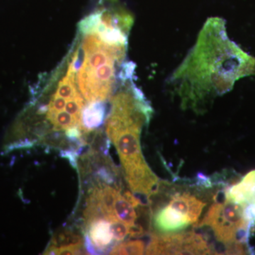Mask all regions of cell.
Listing matches in <instances>:
<instances>
[{
    "mask_svg": "<svg viewBox=\"0 0 255 255\" xmlns=\"http://www.w3.org/2000/svg\"><path fill=\"white\" fill-rule=\"evenodd\" d=\"M255 74V57L228 36L226 21L206 20L194 46L167 82L183 110L204 112L215 99L231 91L236 82Z\"/></svg>",
    "mask_w": 255,
    "mask_h": 255,
    "instance_id": "1",
    "label": "cell"
},
{
    "mask_svg": "<svg viewBox=\"0 0 255 255\" xmlns=\"http://www.w3.org/2000/svg\"><path fill=\"white\" fill-rule=\"evenodd\" d=\"M60 155L64 158L68 159L74 168L78 167V152H75V150L62 151Z\"/></svg>",
    "mask_w": 255,
    "mask_h": 255,
    "instance_id": "17",
    "label": "cell"
},
{
    "mask_svg": "<svg viewBox=\"0 0 255 255\" xmlns=\"http://www.w3.org/2000/svg\"><path fill=\"white\" fill-rule=\"evenodd\" d=\"M124 196L134 208H136L137 206L141 205L142 204L141 201L139 200L135 196L132 195L130 191H126V192L124 193Z\"/></svg>",
    "mask_w": 255,
    "mask_h": 255,
    "instance_id": "18",
    "label": "cell"
},
{
    "mask_svg": "<svg viewBox=\"0 0 255 255\" xmlns=\"http://www.w3.org/2000/svg\"><path fill=\"white\" fill-rule=\"evenodd\" d=\"M114 214L119 221L127 225L128 227L135 224L136 212L134 207L119 193L114 206Z\"/></svg>",
    "mask_w": 255,
    "mask_h": 255,
    "instance_id": "10",
    "label": "cell"
},
{
    "mask_svg": "<svg viewBox=\"0 0 255 255\" xmlns=\"http://www.w3.org/2000/svg\"><path fill=\"white\" fill-rule=\"evenodd\" d=\"M107 113L105 102H96L85 106L82 113V131L90 132L103 124Z\"/></svg>",
    "mask_w": 255,
    "mask_h": 255,
    "instance_id": "9",
    "label": "cell"
},
{
    "mask_svg": "<svg viewBox=\"0 0 255 255\" xmlns=\"http://www.w3.org/2000/svg\"><path fill=\"white\" fill-rule=\"evenodd\" d=\"M46 118L53 126L55 130H67L70 128L78 127L82 130L81 124L79 123L73 116L68 113L65 110L57 112L53 115L47 117Z\"/></svg>",
    "mask_w": 255,
    "mask_h": 255,
    "instance_id": "11",
    "label": "cell"
},
{
    "mask_svg": "<svg viewBox=\"0 0 255 255\" xmlns=\"http://www.w3.org/2000/svg\"><path fill=\"white\" fill-rule=\"evenodd\" d=\"M169 205L186 215L191 224L197 223L206 204L189 194H176L171 199Z\"/></svg>",
    "mask_w": 255,
    "mask_h": 255,
    "instance_id": "8",
    "label": "cell"
},
{
    "mask_svg": "<svg viewBox=\"0 0 255 255\" xmlns=\"http://www.w3.org/2000/svg\"><path fill=\"white\" fill-rule=\"evenodd\" d=\"M225 198L244 208L245 214L250 223L255 221V170L246 174L241 182L228 188Z\"/></svg>",
    "mask_w": 255,
    "mask_h": 255,
    "instance_id": "5",
    "label": "cell"
},
{
    "mask_svg": "<svg viewBox=\"0 0 255 255\" xmlns=\"http://www.w3.org/2000/svg\"><path fill=\"white\" fill-rule=\"evenodd\" d=\"M87 228L88 232L86 235L95 247L97 254L107 251L114 240L110 221L98 218L90 223Z\"/></svg>",
    "mask_w": 255,
    "mask_h": 255,
    "instance_id": "7",
    "label": "cell"
},
{
    "mask_svg": "<svg viewBox=\"0 0 255 255\" xmlns=\"http://www.w3.org/2000/svg\"><path fill=\"white\" fill-rule=\"evenodd\" d=\"M141 132L142 129L129 128L121 130L110 140L117 148L125 172L147 164L142 154Z\"/></svg>",
    "mask_w": 255,
    "mask_h": 255,
    "instance_id": "4",
    "label": "cell"
},
{
    "mask_svg": "<svg viewBox=\"0 0 255 255\" xmlns=\"http://www.w3.org/2000/svg\"><path fill=\"white\" fill-rule=\"evenodd\" d=\"M82 246V243L60 246V248H58V255H70L80 254Z\"/></svg>",
    "mask_w": 255,
    "mask_h": 255,
    "instance_id": "15",
    "label": "cell"
},
{
    "mask_svg": "<svg viewBox=\"0 0 255 255\" xmlns=\"http://www.w3.org/2000/svg\"><path fill=\"white\" fill-rule=\"evenodd\" d=\"M198 226L211 228L218 241L227 248L226 254L243 255L250 252L248 241L251 223L240 204L226 198L223 202L215 203Z\"/></svg>",
    "mask_w": 255,
    "mask_h": 255,
    "instance_id": "2",
    "label": "cell"
},
{
    "mask_svg": "<svg viewBox=\"0 0 255 255\" xmlns=\"http://www.w3.org/2000/svg\"><path fill=\"white\" fill-rule=\"evenodd\" d=\"M82 133L83 131L78 127L70 128L65 130V135L69 140L73 141H79L81 139Z\"/></svg>",
    "mask_w": 255,
    "mask_h": 255,
    "instance_id": "16",
    "label": "cell"
},
{
    "mask_svg": "<svg viewBox=\"0 0 255 255\" xmlns=\"http://www.w3.org/2000/svg\"><path fill=\"white\" fill-rule=\"evenodd\" d=\"M212 253L204 238L194 233L155 236L146 250L147 255H209Z\"/></svg>",
    "mask_w": 255,
    "mask_h": 255,
    "instance_id": "3",
    "label": "cell"
},
{
    "mask_svg": "<svg viewBox=\"0 0 255 255\" xmlns=\"http://www.w3.org/2000/svg\"><path fill=\"white\" fill-rule=\"evenodd\" d=\"M155 226L162 232H173L185 229L191 224L186 215L169 205L159 210L154 219Z\"/></svg>",
    "mask_w": 255,
    "mask_h": 255,
    "instance_id": "6",
    "label": "cell"
},
{
    "mask_svg": "<svg viewBox=\"0 0 255 255\" xmlns=\"http://www.w3.org/2000/svg\"><path fill=\"white\" fill-rule=\"evenodd\" d=\"M110 223L114 239L117 242L123 241L128 235H129L128 226L120 221H112Z\"/></svg>",
    "mask_w": 255,
    "mask_h": 255,
    "instance_id": "14",
    "label": "cell"
},
{
    "mask_svg": "<svg viewBox=\"0 0 255 255\" xmlns=\"http://www.w3.org/2000/svg\"><path fill=\"white\" fill-rule=\"evenodd\" d=\"M50 243H53L56 246L58 244H60L61 246H69V245L82 243V242L81 238L78 235L70 232H65L60 234L58 238H53Z\"/></svg>",
    "mask_w": 255,
    "mask_h": 255,
    "instance_id": "13",
    "label": "cell"
},
{
    "mask_svg": "<svg viewBox=\"0 0 255 255\" xmlns=\"http://www.w3.org/2000/svg\"><path fill=\"white\" fill-rule=\"evenodd\" d=\"M145 244L141 241H132L120 243L110 251V255H143Z\"/></svg>",
    "mask_w": 255,
    "mask_h": 255,
    "instance_id": "12",
    "label": "cell"
}]
</instances>
